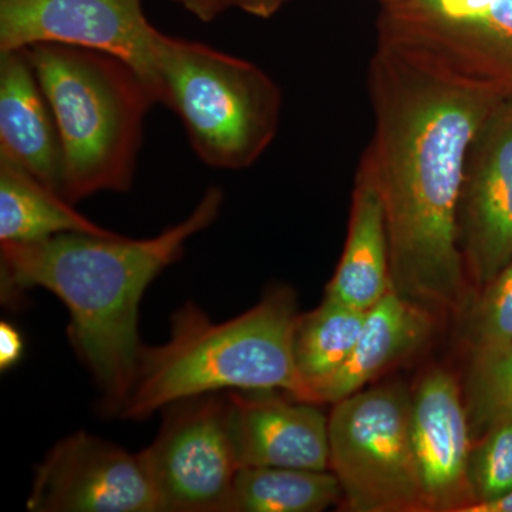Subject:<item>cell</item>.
<instances>
[{
  "instance_id": "6da1fadb",
  "label": "cell",
  "mask_w": 512,
  "mask_h": 512,
  "mask_svg": "<svg viewBox=\"0 0 512 512\" xmlns=\"http://www.w3.org/2000/svg\"><path fill=\"white\" fill-rule=\"evenodd\" d=\"M369 86L376 124L363 160L383 204L393 291L430 315L458 312L468 284L458 242L464 163L503 97L380 45Z\"/></svg>"
},
{
  "instance_id": "7a4b0ae2",
  "label": "cell",
  "mask_w": 512,
  "mask_h": 512,
  "mask_svg": "<svg viewBox=\"0 0 512 512\" xmlns=\"http://www.w3.org/2000/svg\"><path fill=\"white\" fill-rule=\"evenodd\" d=\"M224 194L210 187L190 217L156 238L67 232L29 244L2 242L3 301L30 289L55 293L70 312L74 350L120 413L136 380L143 345L138 306L148 285L183 255L184 244L220 214Z\"/></svg>"
},
{
  "instance_id": "3957f363",
  "label": "cell",
  "mask_w": 512,
  "mask_h": 512,
  "mask_svg": "<svg viewBox=\"0 0 512 512\" xmlns=\"http://www.w3.org/2000/svg\"><path fill=\"white\" fill-rule=\"evenodd\" d=\"M295 299L289 289H275L227 322H212L192 302L175 312L165 345L143 346L137 375L121 416L147 419L165 406L234 389L282 390L308 402L293 356Z\"/></svg>"
},
{
  "instance_id": "277c9868",
  "label": "cell",
  "mask_w": 512,
  "mask_h": 512,
  "mask_svg": "<svg viewBox=\"0 0 512 512\" xmlns=\"http://www.w3.org/2000/svg\"><path fill=\"white\" fill-rule=\"evenodd\" d=\"M25 50L59 130L60 195L74 204L96 192L130 190L156 94L133 67L106 53L64 45Z\"/></svg>"
},
{
  "instance_id": "5b68a950",
  "label": "cell",
  "mask_w": 512,
  "mask_h": 512,
  "mask_svg": "<svg viewBox=\"0 0 512 512\" xmlns=\"http://www.w3.org/2000/svg\"><path fill=\"white\" fill-rule=\"evenodd\" d=\"M156 70L158 103L183 121L202 163L241 170L274 140L281 92L255 64L161 33Z\"/></svg>"
},
{
  "instance_id": "8992f818",
  "label": "cell",
  "mask_w": 512,
  "mask_h": 512,
  "mask_svg": "<svg viewBox=\"0 0 512 512\" xmlns=\"http://www.w3.org/2000/svg\"><path fill=\"white\" fill-rule=\"evenodd\" d=\"M329 448L349 511H427L413 450L412 394L402 386L360 390L333 404Z\"/></svg>"
},
{
  "instance_id": "52a82bcc",
  "label": "cell",
  "mask_w": 512,
  "mask_h": 512,
  "mask_svg": "<svg viewBox=\"0 0 512 512\" xmlns=\"http://www.w3.org/2000/svg\"><path fill=\"white\" fill-rule=\"evenodd\" d=\"M379 43L458 83L512 99V0H399Z\"/></svg>"
},
{
  "instance_id": "ba28073f",
  "label": "cell",
  "mask_w": 512,
  "mask_h": 512,
  "mask_svg": "<svg viewBox=\"0 0 512 512\" xmlns=\"http://www.w3.org/2000/svg\"><path fill=\"white\" fill-rule=\"evenodd\" d=\"M138 454L158 512H232L238 466L228 400L204 394L171 404L156 441Z\"/></svg>"
},
{
  "instance_id": "9c48e42d",
  "label": "cell",
  "mask_w": 512,
  "mask_h": 512,
  "mask_svg": "<svg viewBox=\"0 0 512 512\" xmlns=\"http://www.w3.org/2000/svg\"><path fill=\"white\" fill-rule=\"evenodd\" d=\"M160 35L143 0H0V53L35 45L106 53L133 67L157 101Z\"/></svg>"
},
{
  "instance_id": "30bf717a",
  "label": "cell",
  "mask_w": 512,
  "mask_h": 512,
  "mask_svg": "<svg viewBox=\"0 0 512 512\" xmlns=\"http://www.w3.org/2000/svg\"><path fill=\"white\" fill-rule=\"evenodd\" d=\"M458 242L468 279L481 288L512 259V99L495 106L468 147Z\"/></svg>"
},
{
  "instance_id": "8fae6325",
  "label": "cell",
  "mask_w": 512,
  "mask_h": 512,
  "mask_svg": "<svg viewBox=\"0 0 512 512\" xmlns=\"http://www.w3.org/2000/svg\"><path fill=\"white\" fill-rule=\"evenodd\" d=\"M28 510L158 512V501L140 454L80 431L37 468Z\"/></svg>"
},
{
  "instance_id": "7c38bea8",
  "label": "cell",
  "mask_w": 512,
  "mask_h": 512,
  "mask_svg": "<svg viewBox=\"0 0 512 512\" xmlns=\"http://www.w3.org/2000/svg\"><path fill=\"white\" fill-rule=\"evenodd\" d=\"M412 441L427 511L471 507L470 420L456 377L447 370L427 373L412 394Z\"/></svg>"
},
{
  "instance_id": "4fadbf2b",
  "label": "cell",
  "mask_w": 512,
  "mask_h": 512,
  "mask_svg": "<svg viewBox=\"0 0 512 512\" xmlns=\"http://www.w3.org/2000/svg\"><path fill=\"white\" fill-rule=\"evenodd\" d=\"M268 393L228 396V429L238 468L328 470L329 417L315 403L286 402Z\"/></svg>"
},
{
  "instance_id": "5bb4252c",
  "label": "cell",
  "mask_w": 512,
  "mask_h": 512,
  "mask_svg": "<svg viewBox=\"0 0 512 512\" xmlns=\"http://www.w3.org/2000/svg\"><path fill=\"white\" fill-rule=\"evenodd\" d=\"M0 157L60 194L59 130L25 49L0 53Z\"/></svg>"
},
{
  "instance_id": "9a60e30c",
  "label": "cell",
  "mask_w": 512,
  "mask_h": 512,
  "mask_svg": "<svg viewBox=\"0 0 512 512\" xmlns=\"http://www.w3.org/2000/svg\"><path fill=\"white\" fill-rule=\"evenodd\" d=\"M431 315L393 289L366 311L348 360L312 393V403H338L352 396L394 363L414 352L429 336Z\"/></svg>"
},
{
  "instance_id": "2e32d148",
  "label": "cell",
  "mask_w": 512,
  "mask_h": 512,
  "mask_svg": "<svg viewBox=\"0 0 512 512\" xmlns=\"http://www.w3.org/2000/svg\"><path fill=\"white\" fill-rule=\"evenodd\" d=\"M389 235L382 200L362 158L353 190L348 238L325 298L369 311L392 291Z\"/></svg>"
},
{
  "instance_id": "e0dca14e",
  "label": "cell",
  "mask_w": 512,
  "mask_h": 512,
  "mask_svg": "<svg viewBox=\"0 0 512 512\" xmlns=\"http://www.w3.org/2000/svg\"><path fill=\"white\" fill-rule=\"evenodd\" d=\"M67 232L116 235L79 214L59 192L18 164L0 157V241L29 244Z\"/></svg>"
},
{
  "instance_id": "ac0fdd59",
  "label": "cell",
  "mask_w": 512,
  "mask_h": 512,
  "mask_svg": "<svg viewBox=\"0 0 512 512\" xmlns=\"http://www.w3.org/2000/svg\"><path fill=\"white\" fill-rule=\"evenodd\" d=\"M343 498L335 474L285 467L238 468L232 512H319Z\"/></svg>"
},
{
  "instance_id": "d6986e66",
  "label": "cell",
  "mask_w": 512,
  "mask_h": 512,
  "mask_svg": "<svg viewBox=\"0 0 512 512\" xmlns=\"http://www.w3.org/2000/svg\"><path fill=\"white\" fill-rule=\"evenodd\" d=\"M365 311L325 298L308 315L299 316L293 356L312 403V393L348 360L365 322Z\"/></svg>"
},
{
  "instance_id": "ffe728a7",
  "label": "cell",
  "mask_w": 512,
  "mask_h": 512,
  "mask_svg": "<svg viewBox=\"0 0 512 512\" xmlns=\"http://www.w3.org/2000/svg\"><path fill=\"white\" fill-rule=\"evenodd\" d=\"M467 414L471 434L487 433L512 420V345L484 362L474 363Z\"/></svg>"
},
{
  "instance_id": "44dd1931",
  "label": "cell",
  "mask_w": 512,
  "mask_h": 512,
  "mask_svg": "<svg viewBox=\"0 0 512 512\" xmlns=\"http://www.w3.org/2000/svg\"><path fill=\"white\" fill-rule=\"evenodd\" d=\"M470 340L473 365L512 345V259L485 286L471 320Z\"/></svg>"
},
{
  "instance_id": "7402d4cb",
  "label": "cell",
  "mask_w": 512,
  "mask_h": 512,
  "mask_svg": "<svg viewBox=\"0 0 512 512\" xmlns=\"http://www.w3.org/2000/svg\"><path fill=\"white\" fill-rule=\"evenodd\" d=\"M468 478L473 505L512 493V420L497 424L471 447Z\"/></svg>"
},
{
  "instance_id": "603a6c76",
  "label": "cell",
  "mask_w": 512,
  "mask_h": 512,
  "mask_svg": "<svg viewBox=\"0 0 512 512\" xmlns=\"http://www.w3.org/2000/svg\"><path fill=\"white\" fill-rule=\"evenodd\" d=\"M23 340L19 330L8 322L0 323V367L8 370L19 362Z\"/></svg>"
},
{
  "instance_id": "cb8c5ba5",
  "label": "cell",
  "mask_w": 512,
  "mask_h": 512,
  "mask_svg": "<svg viewBox=\"0 0 512 512\" xmlns=\"http://www.w3.org/2000/svg\"><path fill=\"white\" fill-rule=\"evenodd\" d=\"M173 2L183 6L202 22H211L229 6H235V0H173Z\"/></svg>"
},
{
  "instance_id": "d4e9b609",
  "label": "cell",
  "mask_w": 512,
  "mask_h": 512,
  "mask_svg": "<svg viewBox=\"0 0 512 512\" xmlns=\"http://www.w3.org/2000/svg\"><path fill=\"white\" fill-rule=\"evenodd\" d=\"M288 0H235V6L245 10L249 15L258 18H271L272 15ZM399 2V0H383L386 3Z\"/></svg>"
},
{
  "instance_id": "484cf974",
  "label": "cell",
  "mask_w": 512,
  "mask_h": 512,
  "mask_svg": "<svg viewBox=\"0 0 512 512\" xmlns=\"http://www.w3.org/2000/svg\"><path fill=\"white\" fill-rule=\"evenodd\" d=\"M464 512H512V493L491 503L471 505Z\"/></svg>"
}]
</instances>
